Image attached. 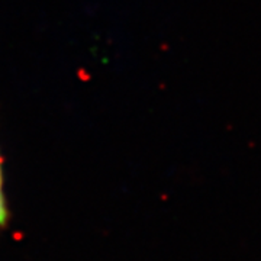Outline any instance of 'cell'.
<instances>
[{
  "label": "cell",
  "instance_id": "1",
  "mask_svg": "<svg viewBox=\"0 0 261 261\" xmlns=\"http://www.w3.org/2000/svg\"><path fill=\"white\" fill-rule=\"evenodd\" d=\"M12 214H10L9 203L5 193V176H3V159L0 154V235L5 232L10 225Z\"/></svg>",
  "mask_w": 261,
  "mask_h": 261
}]
</instances>
